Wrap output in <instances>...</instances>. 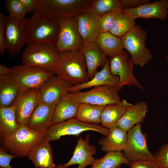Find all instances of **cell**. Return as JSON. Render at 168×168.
Segmentation results:
<instances>
[{"instance_id": "6da1fadb", "label": "cell", "mask_w": 168, "mask_h": 168, "mask_svg": "<svg viewBox=\"0 0 168 168\" xmlns=\"http://www.w3.org/2000/svg\"><path fill=\"white\" fill-rule=\"evenodd\" d=\"M26 29L27 44L55 46L59 30L58 20L48 16L37 8L33 15L26 19Z\"/></svg>"}, {"instance_id": "7a4b0ae2", "label": "cell", "mask_w": 168, "mask_h": 168, "mask_svg": "<svg viewBox=\"0 0 168 168\" xmlns=\"http://www.w3.org/2000/svg\"><path fill=\"white\" fill-rule=\"evenodd\" d=\"M85 58L80 50H68L59 53L54 70L55 74L75 86L90 80Z\"/></svg>"}, {"instance_id": "3957f363", "label": "cell", "mask_w": 168, "mask_h": 168, "mask_svg": "<svg viewBox=\"0 0 168 168\" xmlns=\"http://www.w3.org/2000/svg\"><path fill=\"white\" fill-rule=\"evenodd\" d=\"M93 0H38L37 8L56 20L77 17L89 10Z\"/></svg>"}, {"instance_id": "277c9868", "label": "cell", "mask_w": 168, "mask_h": 168, "mask_svg": "<svg viewBox=\"0 0 168 168\" xmlns=\"http://www.w3.org/2000/svg\"><path fill=\"white\" fill-rule=\"evenodd\" d=\"M59 57L55 45L45 44H28L21 55L23 65L34 66L54 72Z\"/></svg>"}, {"instance_id": "5b68a950", "label": "cell", "mask_w": 168, "mask_h": 168, "mask_svg": "<svg viewBox=\"0 0 168 168\" xmlns=\"http://www.w3.org/2000/svg\"><path fill=\"white\" fill-rule=\"evenodd\" d=\"M124 49L130 54L134 64L141 67L152 58L151 52L146 46L147 34L138 25H136L121 38Z\"/></svg>"}, {"instance_id": "8992f818", "label": "cell", "mask_w": 168, "mask_h": 168, "mask_svg": "<svg viewBox=\"0 0 168 168\" xmlns=\"http://www.w3.org/2000/svg\"><path fill=\"white\" fill-rule=\"evenodd\" d=\"M109 128L98 124L87 123L75 119L67 120L52 125L43 133L44 138L49 142L59 139L63 136L74 135L79 136L86 131L99 132L107 136Z\"/></svg>"}, {"instance_id": "52a82bcc", "label": "cell", "mask_w": 168, "mask_h": 168, "mask_svg": "<svg viewBox=\"0 0 168 168\" xmlns=\"http://www.w3.org/2000/svg\"><path fill=\"white\" fill-rule=\"evenodd\" d=\"M12 69V73L20 91L32 88L39 89L55 74L53 71L23 64L13 66Z\"/></svg>"}, {"instance_id": "ba28073f", "label": "cell", "mask_w": 168, "mask_h": 168, "mask_svg": "<svg viewBox=\"0 0 168 168\" xmlns=\"http://www.w3.org/2000/svg\"><path fill=\"white\" fill-rule=\"evenodd\" d=\"M127 133V143L122 153L125 158L130 162L138 160L155 161L154 155L148 149L147 134L142 132L140 124L134 126Z\"/></svg>"}, {"instance_id": "9c48e42d", "label": "cell", "mask_w": 168, "mask_h": 168, "mask_svg": "<svg viewBox=\"0 0 168 168\" xmlns=\"http://www.w3.org/2000/svg\"><path fill=\"white\" fill-rule=\"evenodd\" d=\"M59 35L55 47L59 53L68 50H80L84 41L78 27L77 17H72L58 20Z\"/></svg>"}, {"instance_id": "30bf717a", "label": "cell", "mask_w": 168, "mask_h": 168, "mask_svg": "<svg viewBox=\"0 0 168 168\" xmlns=\"http://www.w3.org/2000/svg\"><path fill=\"white\" fill-rule=\"evenodd\" d=\"M44 138L43 134L29 128L20 126L9 139L2 142L4 148L18 157L27 156L31 148Z\"/></svg>"}, {"instance_id": "8fae6325", "label": "cell", "mask_w": 168, "mask_h": 168, "mask_svg": "<svg viewBox=\"0 0 168 168\" xmlns=\"http://www.w3.org/2000/svg\"><path fill=\"white\" fill-rule=\"evenodd\" d=\"M134 63L132 59L129 58L128 53L124 50L121 53L110 58L109 68L113 76H118L120 81L116 86L119 91L124 86H134L142 90L144 87L138 82L133 74Z\"/></svg>"}, {"instance_id": "7c38bea8", "label": "cell", "mask_w": 168, "mask_h": 168, "mask_svg": "<svg viewBox=\"0 0 168 168\" xmlns=\"http://www.w3.org/2000/svg\"><path fill=\"white\" fill-rule=\"evenodd\" d=\"M118 91L116 86L102 85L95 87L86 91L71 93L80 103L105 106L121 101Z\"/></svg>"}, {"instance_id": "4fadbf2b", "label": "cell", "mask_w": 168, "mask_h": 168, "mask_svg": "<svg viewBox=\"0 0 168 168\" xmlns=\"http://www.w3.org/2000/svg\"><path fill=\"white\" fill-rule=\"evenodd\" d=\"M26 20H16L9 16H6L5 51L11 57L18 54L27 44Z\"/></svg>"}, {"instance_id": "5bb4252c", "label": "cell", "mask_w": 168, "mask_h": 168, "mask_svg": "<svg viewBox=\"0 0 168 168\" xmlns=\"http://www.w3.org/2000/svg\"><path fill=\"white\" fill-rule=\"evenodd\" d=\"M40 102L39 89L20 91L14 104L16 122L20 126L27 125L31 114Z\"/></svg>"}, {"instance_id": "9a60e30c", "label": "cell", "mask_w": 168, "mask_h": 168, "mask_svg": "<svg viewBox=\"0 0 168 168\" xmlns=\"http://www.w3.org/2000/svg\"><path fill=\"white\" fill-rule=\"evenodd\" d=\"M72 86L54 74L39 88L40 102L56 104L59 99L68 92L69 89Z\"/></svg>"}, {"instance_id": "2e32d148", "label": "cell", "mask_w": 168, "mask_h": 168, "mask_svg": "<svg viewBox=\"0 0 168 168\" xmlns=\"http://www.w3.org/2000/svg\"><path fill=\"white\" fill-rule=\"evenodd\" d=\"M122 12L134 19L158 18L165 20L168 18V0L157 1L134 8L123 9Z\"/></svg>"}, {"instance_id": "e0dca14e", "label": "cell", "mask_w": 168, "mask_h": 168, "mask_svg": "<svg viewBox=\"0 0 168 168\" xmlns=\"http://www.w3.org/2000/svg\"><path fill=\"white\" fill-rule=\"evenodd\" d=\"M90 135L87 134L83 139L81 136L78 140L73 156L70 160L63 165L64 167L75 164L76 168H85L88 165L92 166L95 159L93 156L96 153V148L93 144L90 145Z\"/></svg>"}, {"instance_id": "ac0fdd59", "label": "cell", "mask_w": 168, "mask_h": 168, "mask_svg": "<svg viewBox=\"0 0 168 168\" xmlns=\"http://www.w3.org/2000/svg\"><path fill=\"white\" fill-rule=\"evenodd\" d=\"M56 104L40 102L31 114L27 126L43 133L52 125V119Z\"/></svg>"}, {"instance_id": "d6986e66", "label": "cell", "mask_w": 168, "mask_h": 168, "mask_svg": "<svg viewBox=\"0 0 168 168\" xmlns=\"http://www.w3.org/2000/svg\"><path fill=\"white\" fill-rule=\"evenodd\" d=\"M79 104L80 103L72 93H66L56 104L52 125L75 118Z\"/></svg>"}, {"instance_id": "ffe728a7", "label": "cell", "mask_w": 168, "mask_h": 168, "mask_svg": "<svg viewBox=\"0 0 168 168\" xmlns=\"http://www.w3.org/2000/svg\"><path fill=\"white\" fill-rule=\"evenodd\" d=\"M80 51L85 58L87 74L90 80L98 67H103L108 58L95 42L84 43Z\"/></svg>"}, {"instance_id": "44dd1931", "label": "cell", "mask_w": 168, "mask_h": 168, "mask_svg": "<svg viewBox=\"0 0 168 168\" xmlns=\"http://www.w3.org/2000/svg\"><path fill=\"white\" fill-rule=\"evenodd\" d=\"M27 156L35 167L53 168L57 166L54 163L49 142L44 138L31 148Z\"/></svg>"}, {"instance_id": "7402d4cb", "label": "cell", "mask_w": 168, "mask_h": 168, "mask_svg": "<svg viewBox=\"0 0 168 168\" xmlns=\"http://www.w3.org/2000/svg\"><path fill=\"white\" fill-rule=\"evenodd\" d=\"M76 17L84 43L95 42L100 33L99 16L89 10Z\"/></svg>"}, {"instance_id": "603a6c76", "label": "cell", "mask_w": 168, "mask_h": 168, "mask_svg": "<svg viewBox=\"0 0 168 168\" xmlns=\"http://www.w3.org/2000/svg\"><path fill=\"white\" fill-rule=\"evenodd\" d=\"M147 102L141 101L128 107L116 124L126 132L136 124L142 123L148 111Z\"/></svg>"}, {"instance_id": "cb8c5ba5", "label": "cell", "mask_w": 168, "mask_h": 168, "mask_svg": "<svg viewBox=\"0 0 168 168\" xmlns=\"http://www.w3.org/2000/svg\"><path fill=\"white\" fill-rule=\"evenodd\" d=\"M109 58H108L102 70L96 72L91 79L86 82L73 86L68 92L76 93L85 89L102 85L117 86L119 83L120 78L118 76L113 75L110 73L109 66Z\"/></svg>"}, {"instance_id": "d4e9b609", "label": "cell", "mask_w": 168, "mask_h": 168, "mask_svg": "<svg viewBox=\"0 0 168 168\" xmlns=\"http://www.w3.org/2000/svg\"><path fill=\"white\" fill-rule=\"evenodd\" d=\"M127 132L119 126L109 128L107 136L98 140L104 152H121L124 149L127 143Z\"/></svg>"}, {"instance_id": "484cf974", "label": "cell", "mask_w": 168, "mask_h": 168, "mask_svg": "<svg viewBox=\"0 0 168 168\" xmlns=\"http://www.w3.org/2000/svg\"><path fill=\"white\" fill-rule=\"evenodd\" d=\"M20 92L12 73L0 76V106L13 105Z\"/></svg>"}, {"instance_id": "4316f807", "label": "cell", "mask_w": 168, "mask_h": 168, "mask_svg": "<svg viewBox=\"0 0 168 168\" xmlns=\"http://www.w3.org/2000/svg\"><path fill=\"white\" fill-rule=\"evenodd\" d=\"M19 127L16 122L15 106H0V135L2 142L11 138Z\"/></svg>"}, {"instance_id": "83f0119b", "label": "cell", "mask_w": 168, "mask_h": 168, "mask_svg": "<svg viewBox=\"0 0 168 168\" xmlns=\"http://www.w3.org/2000/svg\"><path fill=\"white\" fill-rule=\"evenodd\" d=\"M132 105L123 99L117 104L105 106L100 117L101 124L108 128L116 126L126 109Z\"/></svg>"}, {"instance_id": "f1b7e54d", "label": "cell", "mask_w": 168, "mask_h": 168, "mask_svg": "<svg viewBox=\"0 0 168 168\" xmlns=\"http://www.w3.org/2000/svg\"><path fill=\"white\" fill-rule=\"evenodd\" d=\"M95 42L102 52L110 58L124 50L121 38L115 36L109 31L100 33Z\"/></svg>"}, {"instance_id": "f546056e", "label": "cell", "mask_w": 168, "mask_h": 168, "mask_svg": "<svg viewBox=\"0 0 168 168\" xmlns=\"http://www.w3.org/2000/svg\"><path fill=\"white\" fill-rule=\"evenodd\" d=\"M105 106L80 103L75 119L85 123L98 124L100 123L101 116Z\"/></svg>"}, {"instance_id": "4dcf8cb0", "label": "cell", "mask_w": 168, "mask_h": 168, "mask_svg": "<svg viewBox=\"0 0 168 168\" xmlns=\"http://www.w3.org/2000/svg\"><path fill=\"white\" fill-rule=\"evenodd\" d=\"M130 162L121 152H109L102 157L95 159L91 168H118L122 164L129 165Z\"/></svg>"}, {"instance_id": "1f68e13d", "label": "cell", "mask_w": 168, "mask_h": 168, "mask_svg": "<svg viewBox=\"0 0 168 168\" xmlns=\"http://www.w3.org/2000/svg\"><path fill=\"white\" fill-rule=\"evenodd\" d=\"M135 19L122 12L119 13L114 19L109 32L121 38L136 25Z\"/></svg>"}, {"instance_id": "d6a6232c", "label": "cell", "mask_w": 168, "mask_h": 168, "mask_svg": "<svg viewBox=\"0 0 168 168\" xmlns=\"http://www.w3.org/2000/svg\"><path fill=\"white\" fill-rule=\"evenodd\" d=\"M120 0H93L89 9L99 16L111 12H122Z\"/></svg>"}, {"instance_id": "836d02e7", "label": "cell", "mask_w": 168, "mask_h": 168, "mask_svg": "<svg viewBox=\"0 0 168 168\" xmlns=\"http://www.w3.org/2000/svg\"><path fill=\"white\" fill-rule=\"evenodd\" d=\"M5 7L12 19L18 21L26 19L25 16L28 12L20 0H6Z\"/></svg>"}, {"instance_id": "e575fe53", "label": "cell", "mask_w": 168, "mask_h": 168, "mask_svg": "<svg viewBox=\"0 0 168 168\" xmlns=\"http://www.w3.org/2000/svg\"><path fill=\"white\" fill-rule=\"evenodd\" d=\"M154 156L159 168H168V142L162 145Z\"/></svg>"}, {"instance_id": "d590c367", "label": "cell", "mask_w": 168, "mask_h": 168, "mask_svg": "<svg viewBox=\"0 0 168 168\" xmlns=\"http://www.w3.org/2000/svg\"><path fill=\"white\" fill-rule=\"evenodd\" d=\"M119 13L111 12L99 16L100 33L110 31L114 19Z\"/></svg>"}, {"instance_id": "8d00e7d4", "label": "cell", "mask_w": 168, "mask_h": 168, "mask_svg": "<svg viewBox=\"0 0 168 168\" xmlns=\"http://www.w3.org/2000/svg\"><path fill=\"white\" fill-rule=\"evenodd\" d=\"M6 16L1 12L0 13V53L4 56L6 48Z\"/></svg>"}, {"instance_id": "74e56055", "label": "cell", "mask_w": 168, "mask_h": 168, "mask_svg": "<svg viewBox=\"0 0 168 168\" xmlns=\"http://www.w3.org/2000/svg\"><path fill=\"white\" fill-rule=\"evenodd\" d=\"M4 149L0 148V167L1 168H13L10 165V162L12 159L17 157L8 154Z\"/></svg>"}, {"instance_id": "f35d334b", "label": "cell", "mask_w": 168, "mask_h": 168, "mask_svg": "<svg viewBox=\"0 0 168 168\" xmlns=\"http://www.w3.org/2000/svg\"><path fill=\"white\" fill-rule=\"evenodd\" d=\"M130 168H159L155 161L138 160L130 162Z\"/></svg>"}, {"instance_id": "ab89813d", "label": "cell", "mask_w": 168, "mask_h": 168, "mask_svg": "<svg viewBox=\"0 0 168 168\" xmlns=\"http://www.w3.org/2000/svg\"><path fill=\"white\" fill-rule=\"evenodd\" d=\"M123 9L134 8L148 2L149 0H120Z\"/></svg>"}, {"instance_id": "60d3db41", "label": "cell", "mask_w": 168, "mask_h": 168, "mask_svg": "<svg viewBox=\"0 0 168 168\" xmlns=\"http://www.w3.org/2000/svg\"><path fill=\"white\" fill-rule=\"evenodd\" d=\"M25 6L28 12H34L38 5V0H20Z\"/></svg>"}, {"instance_id": "b9f144b4", "label": "cell", "mask_w": 168, "mask_h": 168, "mask_svg": "<svg viewBox=\"0 0 168 168\" xmlns=\"http://www.w3.org/2000/svg\"><path fill=\"white\" fill-rule=\"evenodd\" d=\"M12 68H9L2 64H0V76L7 75L12 72Z\"/></svg>"}, {"instance_id": "7bdbcfd3", "label": "cell", "mask_w": 168, "mask_h": 168, "mask_svg": "<svg viewBox=\"0 0 168 168\" xmlns=\"http://www.w3.org/2000/svg\"><path fill=\"white\" fill-rule=\"evenodd\" d=\"M39 168V167H35V168ZM69 168L68 167H63V166L62 165H60V166H57L56 167H55L54 168Z\"/></svg>"}, {"instance_id": "ee69618b", "label": "cell", "mask_w": 168, "mask_h": 168, "mask_svg": "<svg viewBox=\"0 0 168 168\" xmlns=\"http://www.w3.org/2000/svg\"><path fill=\"white\" fill-rule=\"evenodd\" d=\"M118 168H121V166H120V167H119Z\"/></svg>"}]
</instances>
